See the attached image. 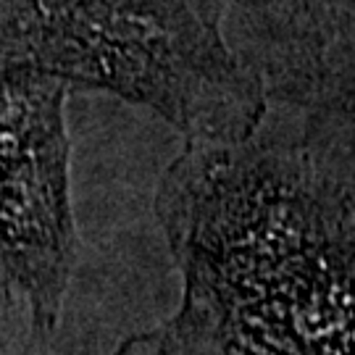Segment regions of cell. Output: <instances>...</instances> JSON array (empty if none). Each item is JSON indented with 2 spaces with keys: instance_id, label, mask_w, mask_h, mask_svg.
<instances>
[{
  "instance_id": "obj_1",
  "label": "cell",
  "mask_w": 355,
  "mask_h": 355,
  "mask_svg": "<svg viewBox=\"0 0 355 355\" xmlns=\"http://www.w3.org/2000/svg\"><path fill=\"white\" fill-rule=\"evenodd\" d=\"M353 114L187 140L155 195L184 300L116 355H353Z\"/></svg>"
},
{
  "instance_id": "obj_2",
  "label": "cell",
  "mask_w": 355,
  "mask_h": 355,
  "mask_svg": "<svg viewBox=\"0 0 355 355\" xmlns=\"http://www.w3.org/2000/svg\"><path fill=\"white\" fill-rule=\"evenodd\" d=\"M0 66L142 103L195 142H237L266 114L205 0H0Z\"/></svg>"
},
{
  "instance_id": "obj_3",
  "label": "cell",
  "mask_w": 355,
  "mask_h": 355,
  "mask_svg": "<svg viewBox=\"0 0 355 355\" xmlns=\"http://www.w3.org/2000/svg\"><path fill=\"white\" fill-rule=\"evenodd\" d=\"M66 92L51 74L0 66V266L48 334L61 321L79 253Z\"/></svg>"
},
{
  "instance_id": "obj_4",
  "label": "cell",
  "mask_w": 355,
  "mask_h": 355,
  "mask_svg": "<svg viewBox=\"0 0 355 355\" xmlns=\"http://www.w3.org/2000/svg\"><path fill=\"white\" fill-rule=\"evenodd\" d=\"M37 334H48V331L37 329L26 295L8 277V271L0 266V355L21 347Z\"/></svg>"
},
{
  "instance_id": "obj_5",
  "label": "cell",
  "mask_w": 355,
  "mask_h": 355,
  "mask_svg": "<svg viewBox=\"0 0 355 355\" xmlns=\"http://www.w3.org/2000/svg\"><path fill=\"white\" fill-rule=\"evenodd\" d=\"M48 343H51V334H37L35 340H29L26 345H21V347H16V350L6 355H53Z\"/></svg>"
}]
</instances>
